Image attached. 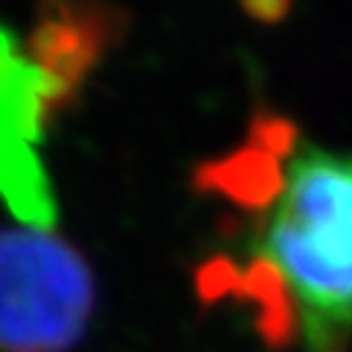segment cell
<instances>
[{
	"instance_id": "1",
	"label": "cell",
	"mask_w": 352,
	"mask_h": 352,
	"mask_svg": "<svg viewBox=\"0 0 352 352\" xmlns=\"http://www.w3.org/2000/svg\"><path fill=\"white\" fill-rule=\"evenodd\" d=\"M206 302H235L261 340L352 352V153L302 144L267 212L250 220L244 256L197 273Z\"/></svg>"
},
{
	"instance_id": "2",
	"label": "cell",
	"mask_w": 352,
	"mask_h": 352,
	"mask_svg": "<svg viewBox=\"0 0 352 352\" xmlns=\"http://www.w3.org/2000/svg\"><path fill=\"white\" fill-rule=\"evenodd\" d=\"M97 305L91 264L53 229H0V352H71Z\"/></svg>"
},
{
	"instance_id": "3",
	"label": "cell",
	"mask_w": 352,
	"mask_h": 352,
	"mask_svg": "<svg viewBox=\"0 0 352 352\" xmlns=\"http://www.w3.org/2000/svg\"><path fill=\"white\" fill-rule=\"evenodd\" d=\"M56 94L9 27H0V197L27 226L56 223V191L38 156L53 120Z\"/></svg>"
},
{
	"instance_id": "4",
	"label": "cell",
	"mask_w": 352,
	"mask_h": 352,
	"mask_svg": "<svg viewBox=\"0 0 352 352\" xmlns=\"http://www.w3.org/2000/svg\"><path fill=\"white\" fill-rule=\"evenodd\" d=\"M129 27L112 0H38L24 50L47 76L62 115L80 100L85 82L118 47Z\"/></svg>"
},
{
	"instance_id": "5",
	"label": "cell",
	"mask_w": 352,
	"mask_h": 352,
	"mask_svg": "<svg viewBox=\"0 0 352 352\" xmlns=\"http://www.w3.org/2000/svg\"><path fill=\"white\" fill-rule=\"evenodd\" d=\"M294 126L279 115H261L252 124L244 147L214 159L197 170V191L220 197L250 217L267 212L285 185L282 164L291 153Z\"/></svg>"
},
{
	"instance_id": "6",
	"label": "cell",
	"mask_w": 352,
	"mask_h": 352,
	"mask_svg": "<svg viewBox=\"0 0 352 352\" xmlns=\"http://www.w3.org/2000/svg\"><path fill=\"white\" fill-rule=\"evenodd\" d=\"M241 9L252 18V21H261V24H276L288 15L291 9V0H241Z\"/></svg>"
}]
</instances>
